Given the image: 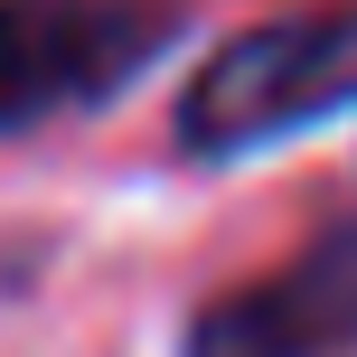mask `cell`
Instances as JSON below:
<instances>
[{
  "mask_svg": "<svg viewBox=\"0 0 357 357\" xmlns=\"http://www.w3.org/2000/svg\"><path fill=\"white\" fill-rule=\"evenodd\" d=\"M329 113H357V10H310L226 38L188 75L169 123L188 160H254Z\"/></svg>",
  "mask_w": 357,
  "mask_h": 357,
  "instance_id": "cell-1",
  "label": "cell"
},
{
  "mask_svg": "<svg viewBox=\"0 0 357 357\" xmlns=\"http://www.w3.org/2000/svg\"><path fill=\"white\" fill-rule=\"evenodd\" d=\"M178 38V0H0V142L113 104Z\"/></svg>",
  "mask_w": 357,
  "mask_h": 357,
  "instance_id": "cell-2",
  "label": "cell"
},
{
  "mask_svg": "<svg viewBox=\"0 0 357 357\" xmlns=\"http://www.w3.org/2000/svg\"><path fill=\"white\" fill-rule=\"evenodd\" d=\"M348 348H357V216L301 245L282 273L207 301L178 339V357H348Z\"/></svg>",
  "mask_w": 357,
  "mask_h": 357,
  "instance_id": "cell-3",
  "label": "cell"
}]
</instances>
